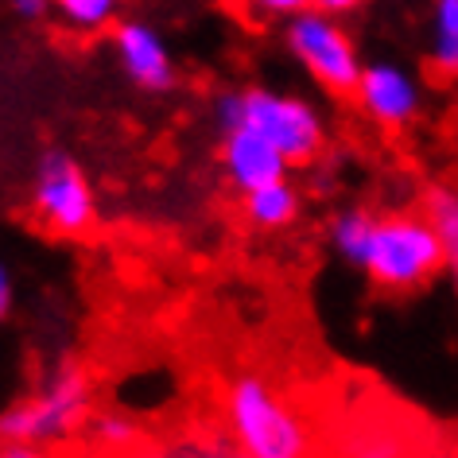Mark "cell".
<instances>
[{"label": "cell", "mask_w": 458, "mask_h": 458, "mask_svg": "<svg viewBox=\"0 0 458 458\" xmlns=\"http://www.w3.org/2000/svg\"><path fill=\"white\" fill-rule=\"evenodd\" d=\"M222 416L237 454L303 458L311 451V423L260 373H233L222 396Z\"/></svg>", "instance_id": "1"}, {"label": "cell", "mask_w": 458, "mask_h": 458, "mask_svg": "<svg viewBox=\"0 0 458 458\" xmlns=\"http://www.w3.org/2000/svg\"><path fill=\"white\" fill-rule=\"evenodd\" d=\"M214 121L222 132L242 129V124L257 129L288 156L292 167L315 164L327 148L323 109L300 94H288V89H272V86L225 89V94H217V101H214Z\"/></svg>", "instance_id": "2"}, {"label": "cell", "mask_w": 458, "mask_h": 458, "mask_svg": "<svg viewBox=\"0 0 458 458\" xmlns=\"http://www.w3.org/2000/svg\"><path fill=\"white\" fill-rule=\"evenodd\" d=\"M89 408H94L89 377L78 365L63 361L31 396L0 411V446H24L31 454L55 451L86 431Z\"/></svg>", "instance_id": "3"}, {"label": "cell", "mask_w": 458, "mask_h": 458, "mask_svg": "<svg viewBox=\"0 0 458 458\" xmlns=\"http://www.w3.org/2000/svg\"><path fill=\"white\" fill-rule=\"evenodd\" d=\"M365 280L377 292L408 295L420 292L443 272V237L428 214L396 210L377 217L369 253H365Z\"/></svg>", "instance_id": "4"}, {"label": "cell", "mask_w": 458, "mask_h": 458, "mask_svg": "<svg viewBox=\"0 0 458 458\" xmlns=\"http://www.w3.org/2000/svg\"><path fill=\"white\" fill-rule=\"evenodd\" d=\"M284 47L318 89H327L335 98L353 94L365 59L358 51V39L342 24V16H330L315 4L288 16L284 20Z\"/></svg>", "instance_id": "5"}, {"label": "cell", "mask_w": 458, "mask_h": 458, "mask_svg": "<svg viewBox=\"0 0 458 458\" xmlns=\"http://www.w3.org/2000/svg\"><path fill=\"white\" fill-rule=\"evenodd\" d=\"M31 214L55 237H86L98 222V191L71 152H43L31 175Z\"/></svg>", "instance_id": "6"}, {"label": "cell", "mask_w": 458, "mask_h": 458, "mask_svg": "<svg viewBox=\"0 0 458 458\" xmlns=\"http://www.w3.org/2000/svg\"><path fill=\"white\" fill-rule=\"evenodd\" d=\"M353 101L385 132H404L423 117V86L420 78L396 59H373L361 66Z\"/></svg>", "instance_id": "7"}, {"label": "cell", "mask_w": 458, "mask_h": 458, "mask_svg": "<svg viewBox=\"0 0 458 458\" xmlns=\"http://www.w3.org/2000/svg\"><path fill=\"white\" fill-rule=\"evenodd\" d=\"M113 59L121 74L144 94H167L179 82V66L167 39L148 20H117L113 24Z\"/></svg>", "instance_id": "8"}, {"label": "cell", "mask_w": 458, "mask_h": 458, "mask_svg": "<svg viewBox=\"0 0 458 458\" xmlns=\"http://www.w3.org/2000/svg\"><path fill=\"white\" fill-rule=\"evenodd\" d=\"M222 171H225V182L237 194H249V191L265 187V182L288 179L292 164L268 136L242 124V129L222 132Z\"/></svg>", "instance_id": "9"}, {"label": "cell", "mask_w": 458, "mask_h": 458, "mask_svg": "<svg viewBox=\"0 0 458 458\" xmlns=\"http://www.w3.org/2000/svg\"><path fill=\"white\" fill-rule=\"evenodd\" d=\"M300 210H303V194L292 179H276L242 194V214L257 233H284V229L300 222Z\"/></svg>", "instance_id": "10"}, {"label": "cell", "mask_w": 458, "mask_h": 458, "mask_svg": "<svg viewBox=\"0 0 458 458\" xmlns=\"http://www.w3.org/2000/svg\"><path fill=\"white\" fill-rule=\"evenodd\" d=\"M423 214L435 222L443 237V272L451 276L454 300H458V182H439L423 199Z\"/></svg>", "instance_id": "11"}, {"label": "cell", "mask_w": 458, "mask_h": 458, "mask_svg": "<svg viewBox=\"0 0 458 458\" xmlns=\"http://www.w3.org/2000/svg\"><path fill=\"white\" fill-rule=\"evenodd\" d=\"M373 225H377V214H369L365 206H346V210H338L335 222H330V249H335V257L346 260L350 268H361L365 253H369Z\"/></svg>", "instance_id": "12"}, {"label": "cell", "mask_w": 458, "mask_h": 458, "mask_svg": "<svg viewBox=\"0 0 458 458\" xmlns=\"http://www.w3.org/2000/svg\"><path fill=\"white\" fill-rule=\"evenodd\" d=\"M428 63L439 78H458V0H431Z\"/></svg>", "instance_id": "13"}, {"label": "cell", "mask_w": 458, "mask_h": 458, "mask_svg": "<svg viewBox=\"0 0 458 458\" xmlns=\"http://www.w3.org/2000/svg\"><path fill=\"white\" fill-rule=\"evenodd\" d=\"M86 443L94 446V451L124 454V451L144 446V428L129 411H98V416L86 420Z\"/></svg>", "instance_id": "14"}, {"label": "cell", "mask_w": 458, "mask_h": 458, "mask_svg": "<svg viewBox=\"0 0 458 458\" xmlns=\"http://www.w3.org/2000/svg\"><path fill=\"white\" fill-rule=\"evenodd\" d=\"M51 8L71 31L94 36V31H106L117 24L124 0H51Z\"/></svg>", "instance_id": "15"}, {"label": "cell", "mask_w": 458, "mask_h": 458, "mask_svg": "<svg viewBox=\"0 0 458 458\" xmlns=\"http://www.w3.org/2000/svg\"><path fill=\"white\" fill-rule=\"evenodd\" d=\"M249 8L268 20H288L295 13H303V8H311V0H249Z\"/></svg>", "instance_id": "16"}, {"label": "cell", "mask_w": 458, "mask_h": 458, "mask_svg": "<svg viewBox=\"0 0 458 458\" xmlns=\"http://www.w3.org/2000/svg\"><path fill=\"white\" fill-rule=\"evenodd\" d=\"M13 307H16V280H13V268L0 260V323L13 315Z\"/></svg>", "instance_id": "17"}, {"label": "cell", "mask_w": 458, "mask_h": 458, "mask_svg": "<svg viewBox=\"0 0 458 458\" xmlns=\"http://www.w3.org/2000/svg\"><path fill=\"white\" fill-rule=\"evenodd\" d=\"M311 4L323 8V13H330V16H353L365 0H311Z\"/></svg>", "instance_id": "18"}, {"label": "cell", "mask_w": 458, "mask_h": 458, "mask_svg": "<svg viewBox=\"0 0 458 458\" xmlns=\"http://www.w3.org/2000/svg\"><path fill=\"white\" fill-rule=\"evenodd\" d=\"M13 8L24 20H43V16L51 13V0H13Z\"/></svg>", "instance_id": "19"}]
</instances>
